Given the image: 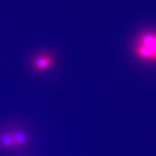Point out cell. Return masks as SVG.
I'll return each mask as SVG.
<instances>
[{"label":"cell","instance_id":"obj_1","mask_svg":"<svg viewBox=\"0 0 156 156\" xmlns=\"http://www.w3.org/2000/svg\"><path fill=\"white\" fill-rule=\"evenodd\" d=\"M133 52L136 58L145 62H156V31L140 33L135 39Z\"/></svg>","mask_w":156,"mask_h":156},{"label":"cell","instance_id":"obj_2","mask_svg":"<svg viewBox=\"0 0 156 156\" xmlns=\"http://www.w3.org/2000/svg\"><path fill=\"white\" fill-rule=\"evenodd\" d=\"M56 62L55 53L50 50H41L35 52L30 59L31 70L36 74H42L54 66Z\"/></svg>","mask_w":156,"mask_h":156},{"label":"cell","instance_id":"obj_3","mask_svg":"<svg viewBox=\"0 0 156 156\" xmlns=\"http://www.w3.org/2000/svg\"><path fill=\"white\" fill-rule=\"evenodd\" d=\"M16 149L22 148L27 146L30 143V136L26 131L20 129H12L10 130Z\"/></svg>","mask_w":156,"mask_h":156},{"label":"cell","instance_id":"obj_4","mask_svg":"<svg viewBox=\"0 0 156 156\" xmlns=\"http://www.w3.org/2000/svg\"><path fill=\"white\" fill-rule=\"evenodd\" d=\"M15 149L16 146L10 130H5L0 132V150L11 151Z\"/></svg>","mask_w":156,"mask_h":156}]
</instances>
